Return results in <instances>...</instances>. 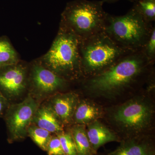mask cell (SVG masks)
I'll return each instance as SVG.
<instances>
[{"label": "cell", "mask_w": 155, "mask_h": 155, "mask_svg": "<svg viewBox=\"0 0 155 155\" xmlns=\"http://www.w3.org/2000/svg\"><path fill=\"white\" fill-rule=\"evenodd\" d=\"M50 100L48 104L54 112L63 125H70L79 99L74 92L54 94Z\"/></svg>", "instance_id": "10"}, {"label": "cell", "mask_w": 155, "mask_h": 155, "mask_svg": "<svg viewBox=\"0 0 155 155\" xmlns=\"http://www.w3.org/2000/svg\"><path fill=\"white\" fill-rule=\"evenodd\" d=\"M97 155V154H96V155Z\"/></svg>", "instance_id": "24"}, {"label": "cell", "mask_w": 155, "mask_h": 155, "mask_svg": "<svg viewBox=\"0 0 155 155\" xmlns=\"http://www.w3.org/2000/svg\"><path fill=\"white\" fill-rule=\"evenodd\" d=\"M10 105V101L0 91V117H4Z\"/></svg>", "instance_id": "22"}, {"label": "cell", "mask_w": 155, "mask_h": 155, "mask_svg": "<svg viewBox=\"0 0 155 155\" xmlns=\"http://www.w3.org/2000/svg\"><path fill=\"white\" fill-rule=\"evenodd\" d=\"M29 65L22 60L0 69V91L9 100L21 95L28 87Z\"/></svg>", "instance_id": "9"}, {"label": "cell", "mask_w": 155, "mask_h": 155, "mask_svg": "<svg viewBox=\"0 0 155 155\" xmlns=\"http://www.w3.org/2000/svg\"><path fill=\"white\" fill-rule=\"evenodd\" d=\"M27 136L40 148L46 151L48 143L52 136L51 133L31 123L28 127Z\"/></svg>", "instance_id": "17"}, {"label": "cell", "mask_w": 155, "mask_h": 155, "mask_svg": "<svg viewBox=\"0 0 155 155\" xmlns=\"http://www.w3.org/2000/svg\"><path fill=\"white\" fill-rule=\"evenodd\" d=\"M102 1L74 0L67 3L61 14L60 24L80 39L104 31L108 13Z\"/></svg>", "instance_id": "4"}, {"label": "cell", "mask_w": 155, "mask_h": 155, "mask_svg": "<svg viewBox=\"0 0 155 155\" xmlns=\"http://www.w3.org/2000/svg\"><path fill=\"white\" fill-rule=\"evenodd\" d=\"M153 115V107L149 101L138 97L116 107L111 118L123 131L124 139L143 135L151 125Z\"/></svg>", "instance_id": "6"}, {"label": "cell", "mask_w": 155, "mask_h": 155, "mask_svg": "<svg viewBox=\"0 0 155 155\" xmlns=\"http://www.w3.org/2000/svg\"><path fill=\"white\" fill-rule=\"evenodd\" d=\"M57 135L60 139L64 155H77L75 143L70 132L63 131Z\"/></svg>", "instance_id": "20"}, {"label": "cell", "mask_w": 155, "mask_h": 155, "mask_svg": "<svg viewBox=\"0 0 155 155\" xmlns=\"http://www.w3.org/2000/svg\"><path fill=\"white\" fill-rule=\"evenodd\" d=\"M39 106L31 94L18 104H10L4 116L8 131V141H19L27 136L28 127Z\"/></svg>", "instance_id": "7"}, {"label": "cell", "mask_w": 155, "mask_h": 155, "mask_svg": "<svg viewBox=\"0 0 155 155\" xmlns=\"http://www.w3.org/2000/svg\"><path fill=\"white\" fill-rule=\"evenodd\" d=\"M19 54L8 37H0V69L20 62Z\"/></svg>", "instance_id": "16"}, {"label": "cell", "mask_w": 155, "mask_h": 155, "mask_svg": "<svg viewBox=\"0 0 155 155\" xmlns=\"http://www.w3.org/2000/svg\"><path fill=\"white\" fill-rule=\"evenodd\" d=\"M70 132L75 143L77 155L97 154L89 140L85 125H75L71 128Z\"/></svg>", "instance_id": "15"}, {"label": "cell", "mask_w": 155, "mask_h": 155, "mask_svg": "<svg viewBox=\"0 0 155 155\" xmlns=\"http://www.w3.org/2000/svg\"><path fill=\"white\" fill-rule=\"evenodd\" d=\"M80 39L71 30L60 24L59 30L48 51L38 58L45 67L69 81L82 80Z\"/></svg>", "instance_id": "2"}, {"label": "cell", "mask_w": 155, "mask_h": 155, "mask_svg": "<svg viewBox=\"0 0 155 155\" xmlns=\"http://www.w3.org/2000/svg\"><path fill=\"white\" fill-rule=\"evenodd\" d=\"M116 150L106 155H155L154 141L145 135L122 139Z\"/></svg>", "instance_id": "11"}, {"label": "cell", "mask_w": 155, "mask_h": 155, "mask_svg": "<svg viewBox=\"0 0 155 155\" xmlns=\"http://www.w3.org/2000/svg\"><path fill=\"white\" fill-rule=\"evenodd\" d=\"M119 0H102L103 2L104 3L107 2L108 3H113L116 2H118ZM131 2H134L136 0H127Z\"/></svg>", "instance_id": "23"}, {"label": "cell", "mask_w": 155, "mask_h": 155, "mask_svg": "<svg viewBox=\"0 0 155 155\" xmlns=\"http://www.w3.org/2000/svg\"><path fill=\"white\" fill-rule=\"evenodd\" d=\"M133 8L145 21L153 24L155 20V0H136Z\"/></svg>", "instance_id": "18"}, {"label": "cell", "mask_w": 155, "mask_h": 155, "mask_svg": "<svg viewBox=\"0 0 155 155\" xmlns=\"http://www.w3.org/2000/svg\"><path fill=\"white\" fill-rule=\"evenodd\" d=\"M32 124L56 135L64 131V125L48 104L38 107L34 116Z\"/></svg>", "instance_id": "13"}, {"label": "cell", "mask_w": 155, "mask_h": 155, "mask_svg": "<svg viewBox=\"0 0 155 155\" xmlns=\"http://www.w3.org/2000/svg\"><path fill=\"white\" fill-rule=\"evenodd\" d=\"M154 64L141 51H131L103 72L81 81L89 94L113 98L147 81L152 75Z\"/></svg>", "instance_id": "1"}, {"label": "cell", "mask_w": 155, "mask_h": 155, "mask_svg": "<svg viewBox=\"0 0 155 155\" xmlns=\"http://www.w3.org/2000/svg\"><path fill=\"white\" fill-rule=\"evenodd\" d=\"M46 152L48 155H64L60 139L57 135H52Z\"/></svg>", "instance_id": "21"}, {"label": "cell", "mask_w": 155, "mask_h": 155, "mask_svg": "<svg viewBox=\"0 0 155 155\" xmlns=\"http://www.w3.org/2000/svg\"><path fill=\"white\" fill-rule=\"evenodd\" d=\"M141 51L150 63L154 64L155 61V27L153 26L149 36L144 45L142 48Z\"/></svg>", "instance_id": "19"}, {"label": "cell", "mask_w": 155, "mask_h": 155, "mask_svg": "<svg viewBox=\"0 0 155 155\" xmlns=\"http://www.w3.org/2000/svg\"><path fill=\"white\" fill-rule=\"evenodd\" d=\"M102 114V108L94 103L87 100L79 101L73 115L72 122L75 125H87L98 120Z\"/></svg>", "instance_id": "14"}, {"label": "cell", "mask_w": 155, "mask_h": 155, "mask_svg": "<svg viewBox=\"0 0 155 155\" xmlns=\"http://www.w3.org/2000/svg\"><path fill=\"white\" fill-rule=\"evenodd\" d=\"M153 26L146 22L132 7L122 16L108 13L104 31L120 46L134 51H141Z\"/></svg>", "instance_id": "5"}, {"label": "cell", "mask_w": 155, "mask_h": 155, "mask_svg": "<svg viewBox=\"0 0 155 155\" xmlns=\"http://www.w3.org/2000/svg\"><path fill=\"white\" fill-rule=\"evenodd\" d=\"M69 83L43 66L38 59L29 65L28 86L32 93L36 96L52 95L67 87Z\"/></svg>", "instance_id": "8"}, {"label": "cell", "mask_w": 155, "mask_h": 155, "mask_svg": "<svg viewBox=\"0 0 155 155\" xmlns=\"http://www.w3.org/2000/svg\"><path fill=\"white\" fill-rule=\"evenodd\" d=\"M130 52L116 43L104 31L80 40L82 79L103 72Z\"/></svg>", "instance_id": "3"}, {"label": "cell", "mask_w": 155, "mask_h": 155, "mask_svg": "<svg viewBox=\"0 0 155 155\" xmlns=\"http://www.w3.org/2000/svg\"><path fill=\"white\" fill-rule=\"evenodd\" d=\"M86 130L92 148L96 154L99 149L106 143L111 142H120L121 140L119 136L98 120L87 125Z\"/></svg>", "instance_id": "12"}]
</instances>
